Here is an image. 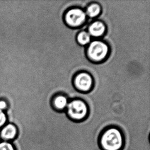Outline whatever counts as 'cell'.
Instances as JSON below:
<instances>
[{"instance_id": "cell-12", "label": "cell", "mask_w": 150, "mask_h": 150, "mask_svg": "<svg viewBox=\"0 0 150 150\" xmlns=\"http://www.w3.org/2000/svg\"><path fill=\"white\" fill-rule=\"evenodd\" d=\"M8 122L6 112L0 110V129Z\"/></svg>"}, {"instance_id": "cell-5", "label": "cell", "mask_w": 150, "mask_h": 150, "mask_svg": "<svg viewBox=\"0 0 150 150\" xmlns=\"http://www.w3.org/2000/svg\"><path fill=\"white\" fill-rule=\"evenodd\" d=\"M73 83L77 90L81 92H87L93 88V79L90 73L82 71L75 75Z\"/></svg>"}, {"instance_id": "cell-13", "label": "cell", "mask_w": 150, "mask_h": 150, "mask_svg": "<svg viewBox=\"0 0 150 150\" xmlns=\"http://www.w3.org/2000/svg\"><path fill=\"white\" fill-rule=\"evenodd\" d=\"M9 108V103L6 100H0V110L6 111Z\"/></svg>"}, {"instance_id": "cell-8", "label": "cell", "mask_w": 150, "mask_h": 150, "mask_svg": "<svg viewBox=\"0 0 150 150\" xmlns=\"http://www.w3.org/2000/svg\"><path fill=\"white\" fill-rule=\"evenodd\" d=\"M69 103L68 98L64 94H57L52 99V107L57 112L65 111Z\"/></svg>"}, {"instance_id": "cell-10", "label": "cell", "mask_w": 150, "mask_h": 150, "mask_svg": "<svg viewBox=\"0 0 150 150\" xmlns=\"http://www.w3.org/2000/svg\"><path fill=\"white\" fill-rule=\"evenodd\" d=\"M77 44L81 46L89 45L91 41V37L88 31L83 30L79 32L76 37Z\"/></svg>"}, {"instance_id": "cell-11", "label": "cell", "mask_w": 150, "mask_h": 150, "mask_svg": "<svg viewBox=\"0 0 150 150\" xmlns=\"http://www.w3.org/2000/svg\"><path fill=\"white\" fill-rule=\"evenodd\" d=\"M0 150H16V149L11 142L2 140L0 142Z\"/></svg>"}, {"instance_id": "cell-4", "label": "cell", "mask_w": 150, "mask_h": 150, "mask_svg": "<svg viewBox=\"0 0 150 150\" xmlns=\"http://www.w3.org/2000/svg\"><path fill=\"white\" fill-rule=\"evenodd\" d=\"M87 16L83 9L79 7L70 8L65 12L64 22L70 28H76L85 24Z\"/></svg>"}, {"instance_id": "cell-1", "label": "cell", "mask_w": 150, "mask_h": 150, "mask_svg": "<svg viewBox=\"0 0 150 150\" xmlns=\"http://www.w3.org/2000/svg\"><path fill=\"white\" fill-rule=\"evenodd\" d=\"M99 143L103 150H122L126 144V139L119 127L110 126L101 132Z\"/></svg>"}, {"instance_id": "cell-2", "label": "cell", "mask_w": 150, "mask_h": 150, "mask_svg": "<svg viewBox=\"0 0 150 150\" xmlns=\"http://www.w3.org/2000/svg\"><path fill=\"white\" fill-rule=\"evenodd\" d=\"M89 107L87 103L81 99H73L69 101L65 113L74 122H83L89 117Z\"/></svg>"}, {"instance_id": "cell-7", "label": "cell", "mask_w": 150, "mask_h": 150, "mask_svg": "<svg viewBox=\"0 0 150 150\" xmlns=\"http://www.w3.org/2000/svg\"><path fill=\"white\" fill-rule=\"evenodd\" d=\"M105 24L100 21H96L92 23L88 27V33L90 36L95 38L103 37L106 31Z\"/></svg>"}, {"instance_id": "cell-9", "label": "cell", "mask_w": 150, "mask_h": 150, "mask_svg": "<svg viewBox=\"0 0 150 150\" xmlns=\"http://www.w3.org/2000/svg\"><path fill=\"white\" fill-rule=\"evenodd\" d=\"M101 11V6L100 4L94 3L88 5L85 12L87 16L91 18H94L98 16Z\"/></svg>"}, {"instance_id": "cell-6", "label": "cell", "mask_w": 150, "mask_h": 150, "mask_svg": "<svg viewBox=\"0 0 150 150\" xmlns=\"http://www.w3.org/2000/svg\"><path fill=\"white\" fill-rule=\"evenodd\" d=\"M18 135V129L14 124L7 122L0 129V138L2 141L11 142Z\"/></svg>"}, {"instance_id": "cell-3", "label": "cell", "mask_w": 150, "mask_h": 150, "mask_svg": "<svg viewBox=\"0 0 150 150\" xmlns=\"http://www.w3.org/2000/svg\"><path fill=\"white\" fill-rule=\"evenodd\" d=\"M86 52L88 58L91 62L100 63L105 61L109 56V46L105 42L95 40L90 42Z\"/></svg>"}]
</instances>
